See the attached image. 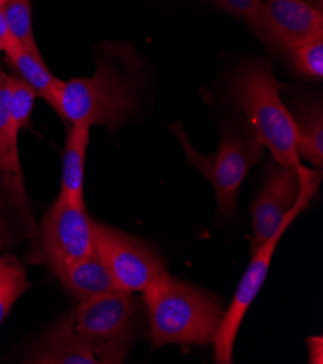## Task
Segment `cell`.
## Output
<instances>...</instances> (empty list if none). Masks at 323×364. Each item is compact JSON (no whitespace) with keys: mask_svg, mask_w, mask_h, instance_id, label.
<instances>
[{"mask_svg":"<svg viewBox=\"0 0 323 364\" xmlns=\"http://www.w3.org/2000/svg\"><path fill=\"white\" fill-rule=\"evenodd\" d=\"M29 363L41 364H99L87 344L77 336L71 314L47 333Z\"/></svg>","mask_w":323,"mask_h":364,"instance_id":"12","label":"cell"},{"mask_svg":"<svg viewBox=\"0 0 323 364\" xmlns=\"http://www.w3.org/2000/svg\"><path fill=\"white\" fill-rule=\"evenodd\" d=\"M138 305L132 294L115 292L82 301L71 312L77 336L99 363H124L135 334Z\"/></svg>","mask_w":323,"mask_h":364,"instance_id":"6","label":"cell"},{"mask_svg":"<svg viewBox=\"0 0 323 364\" xmlns=\"http://www.w3.org/2000/svg\"><path fill=\"white\" fill-rule=\"evenodd\" d=\"M4 73H5V71L2 70V67H0V76H2V75H4Z\"/></svg>","mask_w":323,"mask_h":364,"instance_id":"25","label":"cell"},{"mask_svg":"<svg viewBox=\"0 0 323 364\" xmlns=\"http://www.w3.org/2000/svg\"><path fill=\"white\" fill-rule=\"evenodd\" d=\"M171 129L180 141L189 164L210 181L217 193L219 213L224 218L234 216L242 181L263 153V145L254 131L251 127L225 129L217 153L203 156L193 147L182 124L173 125Z\"/></svg>","mask_w":323,"mask_h":364,"instance_id":"4","label":"cell"},{"mask_svg":"<svg viewBox=\"0 0 323 364\" xmlns=\"http://www.w3.org/2000/svg\"><path fill=\"white\" fill-rule=\"evenodd\" d=\"M8 64L15 70V76L25 80L37 96L43 97L47 103L60 114V90L62 80H58L47 67L43 55L33 54L23 47L16 48L6 54Z\"/></svg>","mask_w":323,"mask_h":364,"instance_id":"15","label":"cell"},{"mask_svg":"<svg viewBox=\"0 0 323 364\" xmlns=\"http://www.w3.org/2000/svg\"><path fill=\"white\" fill-rule=\"evenodd\" d=\"M265 32L263 43L287 53L305 43L323 38V15L303 0H263Z\"/></svg>","mask_w":323,"mask_h":364,"instance_id":"9","label":"cell"},{"mask_svg":"<svg viewBox=\"0 0 323 364\" xmlns=\"http://www.w3.org/2000/svg\"><path fill=\"white\" fill-rule=\"evenodd\" d=\"M18 134L19 128L12 118L9 106L8 75L4 73L0 76V185H2L12 205L19 210L25 224V234L32 241L37 235L38 228L33 221L25 191L18 150Z\"/></svg>","mask_w":323,"mask_h":364,"instance_id":"11","label":"cell"},{"mask_svg":"<svg viewBox=\"0 0 323 364\" xmlns=\"http://www.w3.org/2000/svg\"><path fill=\"white\" fill-rule=\"evenodd\" d=\"M299 173H300V181H302V192L295 208L290 210L289 215L285 216L284 223L274 232V235L270 237L258 250L254 251L253 260H251L248 269L245 270L236 287V292L234 294L232 302L229 308L225 311L219 328L212 340L214 361L218 364L234 363V347H235L238 331L241 328V323L251 304L254 302V299L260 294V290L265 282V277L268 274V269L274 256V251L283 234L292 225V223L296 220V216L309 205L310 199L317 191V186L322 178L320 168L313 170L300 164Z\"/></svg>","mask_w":323,"mask_h":364,"instance_id":"5","label":"cell"},{"mask_svg":"<svg viewBox=\"0 0 323 364\" xmlns=\"http://www.w3.org/2000/svg\"><path fill=\"white\" fill-rule=\"evenodd\" d=\"M22 47L16 40L15 36L11 33L9 26L6 23L2 6H0V51H4L5 54L15 51L16 48Z\"/></svg>","mask_w":323,"mask_h":364,"instance_id":"23","label":"cell"},{"mask_svg":"<svg viewBox=\"0 0 323 364\" xmlns=\"http://www.w3.org/2000/svg\"><path fill=\"white\" fill-rule=\"evenodd\" d=\"M296 75L313 80L323 77V38L313 40L287 51Z\"/></svg>","mask_w":323,"mask_h":364,"instance_id":"19","label":"cell"},{"mask_svg":"<svg viewBox=\"0 0 323 364\" xmlns=\"http://www.w3.org/2000/svg\"><path fill=\"white\" fill-rule=\"evenodd\" d=\"M89 139V127L71 125L62 154L60 195L73 205H84V167Z\"/></svg>","mask_w":323,"mask_h":364,"instance_id":"14","label":"cell"},{"mask_svg":"<svg viewBox=\"0 0 323 364\" xmlns=\"http://www.w3.org/2000/svg\"><path fill=\"white\" fill-rule=\"evenodd\" d=\"M4 2H5V0H0V5H2V4H4Z\"/></svg>","mask_w":323,"mask_h":364,"instance_id":"26","label":"cell"},{"mask_svg":"<svg viewBox=\"0 0 323 364\" xmlns=\"http://www.w3.org/2000/svg\"><path fill=\"white\" fill-rule=\"evenodd\" d=\"M9 82V106L11 114L16 124V127L21 129H28L31 124V117L33 111V103L37 99V93L35 90L21 77L8 75Z\"/></svg>","mask_w":323,"mask_h":364,"instance_id":"20","label":"cell"},{"mask_svg":"<svg viewBox=\"0 0 323 364\" xmlns=\"http://www.w3.org/2000/svg\"><path fill=\"white\" fill-rule=\"evenodd\" d=\"M0 6H2L6 23L15 40L25 50L41 55L32 28L31 0H5Z\"/></svg>","mask_w":323,"mask_h":364,"instance_id":"18","label":"cell"},{"mask_svg":"<svg viewBox=\"0 0 323 364\" xmlns=\"http://www.w3.org/2000/svg\"><path fill=\"white\" fill-rule=\"evenodd\" d=\"M296 124V149L316 168L323 164V109L320 103L299 107L293 115Z\"/></svg>","mask_w":323,"mask_h":364,"instance_id":"16","label":"cell"},{"mask_svg":"<svg viewBox=\"0 0 323 364\" xmlns=\"http://www.w3.org/2000/svg\"><path fill=\"white\" fill-rule=\"evenodd\" d=\"M29 287L23 264L15 256L0 257V323Z\"/></svg>","mask_w":323,"mask_h":364,"instance_id":"17","label":"cell"},{"mask_svg":"<svg viewBox=\"0 0 323 364\" xmlns=\"http://www.w3.org/2000/svg\"><path fill=\"white\" fill-rule=\"evenodd\" d=\"M94 250L121 292L142 294L165 272V263L153 245L99 223H94Z\"/></svg>","mask_w":323,"mask_h":364,"instance_id":"8","label":"cell"},{"mask_svg":"<svg viewBox=\"0 0 323 364\" xmlns=\"http://www.w3.org/2000/svg\"><path fill=\"white\" fill-rule=\"evenodd\" d=\"M94 251V223L84 205H73L58 195L45 212L41 228L32 240L28 262L58 272L75 264Z\"/></svg>","mask_w":323,"mask_h":364,"instance_id":"7","label":"cell"},{"mask_svg":"<svg viewBox=\"0 0 323 364\" xmlns=\"http://www.w3.org/2000/svg\"><path fill=\"white\" fill-rule=\"evenodd\" d=\"M302 192L299 166H275L270 168L265 185L251 205L254 242L253 252L258 250L281 227L285 216L295 208Z\"/></svg>","mask_w":323,"mask_h":364,"instance_id":"10","label":"cell"},{"mask_svg":"<svg viewBox=\"0 0 323 364\" xmlns=\"http://www.w3.org/2000/svg\"><path fill=\"white\" fill-rule=\"evenodd\" d=\"M55 276L67 292L80 302L118 290L111 272L97 256L96 250L86 259L68 266Z\"/></svg>","mask_w":323,"mask_h":364,"instance_id":"13","label":"cell"},{"mask_svg":"<svg viewBox=\"0 0 323 364\" xmlns=\"http://www.w3.org/2000/svg\"><path fill=\"white\" fill-rule=\"evenodd\" d=\"M309 346V363L322 364L323 363V341L322 337H309L307 340Z\"/></svg>","mask_w":323,"mask_h":364,"instance_id":"24","label":"cell"},{"mask_svg":"<svg viewBox=\"0 0 323 364\" xmlns=\"http://www.w3.org/2000/svg\"><path fill=\"white\" fill-rule=\"evenodd\" d=\"M136 107L129 79L109 61H99L92 77L62 82L58 117L70 125H103L115 131L133 117Z\"/></svg>","mask_w":323,"mask_h":364,"instance_id":"3","label":"cell"},{"mask_svg":"<svg viewBox=\"0 0 323 364\" xmlns=\"http://www.w3.org/2000/svg\"><path fill=\"white\" fill-rule=\"evenodd\" d=\"M5 199H9L0 185V250L8 247L13 240V231L5 212Z\"/></svg>","mask_w":323,"mask_h":364,"instance_id":"22","label":"cell"},{"mask_svg":"<svg viewBox=\"0 0 323 364\" xmlns=\"http://www.w3.org/2000/svg\"><path fill=\"white\" fill-rule=\"evenodd\" d=\"M153 348L168 344L207 346L225 309L218 296L164 272L142 292Z\"/></svg>","mask_w":323,"mask_h":364,"instance_id":"1","label":"cell"},{"mask_svg":"<svg viewBox=\"0 0 323 364\" xmlns=\"http://www.w3.org/2000/svg\"><path fill=\"white\" fill-rule=\"evenodd\" d=\"M226 12L243 19L263 41L265 32L264 2L263 0H210Z\"/></svg>","mask_w":323,"mask_h":364,"instance_id":"21","label":"cell"},{"mask_svg":"<svg viewBox=\"0 0 323 364\" xmlns=\"http://www.w3.org/2000/svg\"><path fill=\"white\" fill-rule=\"evenodd\" d=\"M281 83L267 61H251L235 71L228 95L239 112L248 118L263 147H267L280 166L297 167L296 124L284 105Z\"/></svg>","mask_w":323,"mask_h":364,"instance_id":"2","label":"cell"}]
</instances>
